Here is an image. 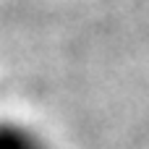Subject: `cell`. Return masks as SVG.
<instances>
[{"mask_svg": "<svg viewBox=\"0 0 149 149\" xmlns=\"http://www.w3.org/2000/svg\"><path fill=\"white\" fill-rule=\"evenodd\" d=\"M0 149H50V141L29 123L3 118L0 120Z\"/></svg>", "mask_w": 149, "mask_h": 149, "instance_id": "obj_1", "label": "cell"}]
</instances>
